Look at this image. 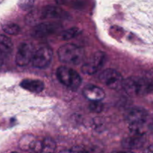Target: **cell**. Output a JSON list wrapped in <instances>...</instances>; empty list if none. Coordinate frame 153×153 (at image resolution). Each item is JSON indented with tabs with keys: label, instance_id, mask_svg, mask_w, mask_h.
<instances>
[{
	"label": "cell",
	"instance_id": "obj_19",
	"mask_svg": "<svg viewBox=\"0 0 153 153\" xmlns=\"http://www.w3.org/2000/svg\"><path fill=\"white\" fill-rule=\"evenodd\" d=\"M59 153H88V152L82 148L75 147L70 149H64V150L61 151Z\"/></svg>",
	"mask_w": 153,
	"mask_h": 153
},
{
	"label": "cell",
	"instance_id": "obj_1",
	"mask_svg": "<svg viewBox=\"0 0 153 153\" xmlns=\"http://www.w3.org/2000/svg\"><path fill=\"white\" fill-rule=\"evenodd\" d=\"M148 117V112L143 108L135 107L128 111L126 115V120L133 134L143 135L145 134Z\"/></svg>",
	"mask_w": 153,
	"mask_h": 153
},
{
	"label": "cell",
	"instance_id": "obj_22",
	"mask_svg": "<svg viewBox=\"0 0 153 153\" xmlns=\"http://www.w3.org/2000/svg\"><path fill=\"white\" fill-rule=\"evenodd\" d=\"M111 153H134V152L131 150H119V151H114V152Z\"/></svg>",
	"mask_w": 153,
	"mask_h": 153
},
{
	"label": "cell",
	"instance_id": "obj_12",
	"mask_svg": "<svg viewBox=\"0 0 153 153\" xmlns=\"http://www.w3.org/2000/svg\"><path fill=\"white\" fill-rule=\"evenodd\" d=\"M145 137L143 135L133 134L131 137L124 138L122 141V146L127 149H139L142 147L145 143Z\"/></svg>",
	"mask_w": 153,
	"mask_h": 153
},
{
	"label": "cell",
	"instance_id": "obj_13",
	"mask_svg": "<svg viewBox=\"0 0 153 153\" xmlns=\"http://www.w3.org/2000/svg\"><path fill=\"white\" fill-rule=\"evenodd\" d=\"M20 87L26 91L34 94H39L44 90L45 85L42 81L37 79H25L20 82Z\"/></svg>",
	"mask_w": 153,
	"mask_h": 153
},
{
	"label": "cell",
	"instance_id": "obj_18",
	"mask_svg": "<svg viewBox=\"0 0 153 153\" xmlns=\"http://www.w3.org/2000/svg\"><path fill=\"white\" fill-rule=\"evenodd\" d=\"M90 110L94 113H100L103 110V104L100 101L91 102L89 105Z\"/></svg>",
	"mask_w": 153,
	"mask_h": 153
},
{
	"label": "cell",
	"instance_id": "obj_10",
	"mask_svg": "<svg viewBox=\"0 0 153 153\" xmlns=\"http://www.w3.org/2000/svg\"><path fill=\"white\" fill-rule=\"evenodd\" d=\"M40 19H64L68 14L60 7L56 6H46L41 10Z\"/></svg>",
	"mask_w": 153,
	"mask_h": 153
},
{
	"label": "cell",
	"instance_id": "obj_17",
	"mask_svg": "<svg viewBox=\"0 0 153 153\" xmlns=\"http://www.w3.org/2000/svg\"><path fill=\"white\" fill-rule=\"evenodd\" d=\"M80 32L81 31L79 28H76V27H73V28H69V29L64 31L61 34V37H62L63 40H71V39L76 37Z\"/></svg>",
	"mask_w": 153,
	"mask_h": 153
},
{
	"label": "cell",
	"instance_id": "obj_20",
	"mask_svg": "<svg viewBox=\"0 0 153 153\" xmlns=\"http://www.w3.org/2000/svg\"><path fill=\"white\" fill-rule=\"evenodd\" d=\"M56 1L59 4H70L73 2V0H56Z\"/></svg>",
	"mask_w": 153,
	"mask_h": 153
},
{
	"label": "cell",
	"instance_id": "obj_14",
	"mask_svg": "<svg viewBox=\"0 0 153 153\" xmlns=\"http://www.w3.org/2000/svg\"><path fill=\"white\" fill-rule=\"evenodd\" d=\"M13 50V43L8 37L0 34V60L6 58Z\"/></svg>",
	"mask_w": 153,
	"mask_h": 153
},
{
	"label": "cell",
	"instance_id": "obj_21",
	"mask_svg": "<svg viewBox=\"0 0 153 153\" xmlns=\"http://www.w3.org/2000/svg\"><path fill=\"white\" fill-rule=\"evenodd\" d=\"M152 145H149L146 149H145L143 153H152Z\"/></svg>",
	"mask_w": 153,
	"mask_h": 153
},
{
	"label": "cell",
	"instance_id": "obj_15",
	"mask_svg": "<svg viewBox=\"0 0 153 153\" xmlns=\"http://www.w3.org/2000/svg\"><path fill=\"white\" fill-rule=\"evenodd\" d=\"M42 150L40 153H53L55 151L56 145H55V141L52 139L47 137L44 140H42Z\"/></svg>",
	"mask_w": 153,
	"mask_h": 153
},
{
	"label": "cell",
	"instance_id": "obj_6",
	"mask_svg": "<svg viewBox=\"0 0 153 153\" xmlns=\"http://www.w3.org/2000/svg\"><path fill=\"white\" fill-rule=\"evenodd\" d=\"M53 52L49 46H41L37 50H34L31 64L37 68H45L49 65L52 60Z\"/></svg>",
	"mask_w": 153,
	"mask_h": 153
},
{
	"label": "cell",
	"instance_id": "obj_9",
	"mask_svg": "<svg viewBox=\"0 0 153 153\" xmlns=\"http://www.w3.org/2000/svg\"><path fill=\"white\" fill-rule=\"evenodd\" d=\"M60 28H61V25L56 22L38 23L32 29L31 34L34 37L41 38V37H47L57 32L58 30H60Z\"/></svg>",
	"mask_w": 153,
	"mask_h": 153
},
{
	"label": "cell",
	"instance_id": "obj_16",
	"mask_svg": "<svg viewBox=\"0 0 153 153\" xmlns=\"http://www.w3.org/2000/svg\"><path fill=\"white\" fill-rule=\"evenodd\" d=\"M2 29L6 34H11V35H16L20 32V27L17 24L13 22H8L2 25Z\"/></svg>",
	"mask_w": 153,
	"mask_h": 153
},
{
	"label": "cell",
	"instance_id": "obj_3",
	"mask_svg": "<svg viewBox=\"0 0 153 153\" xmlns=\"http://www.w3.org/2000/svg\"><path fill=\"white\" fill-rule=\"evenodd\" d=\"M58 58L64 64L78 65L81 64L85 56V51L83 48L73 44L67 43L58 49Z\"/></svg>",
	"mask_w": 153,
	"mask_h": 153
},
{
	"label": "cell",
	"instance_id": "obj_2",
	"mask_svg": "<svg viewBox=\"0 0 153 153\" xmlns=\"http://www.w3.org/2000/svg\"><path fill=\"white\" fill-rule=\"evenodd\" d=\"M122 88L131 96H144L152 92V83L146 78L131 76L123 79Z\"/></svg>",
	"mask_w": 153,
	"mask_h": 153
},
{
	"label": "cell",
	"instance_id": "obj_23",
	"mask_svg": "<svg viewBox=\"0 0 153 153\" xmlns=\"http://www.w3.org/2000/svg\"><path fill=\"white\" fill-rule=\"evenodd\" d=\"M11 153H16V152H11Z\"/></svg>",
	"mask_w": 153,
	"mask_h": 153
},
{
	"label": "cell",
	"instance_id": "obj_4",
	"mask_svg": "<svg viewBox=\"0 0 153 153\" xmlns=\"http://www.w3.org/2000/svg\"><path fill=\"white\" fill-rule=\"evenodd\" d=\"M57 77L61 83L70 89L76 91L82 84L80 75L71 68L67 67H60L57 69Z\"/></svg>",
	"mask_w": 153,
	"mask_h": 153
},
{
	"label": "cell",
	"instance_id": "obj_5",
	"mask_svg": "<svg viewBox=\"0 0 153 153\" xmlns=\"http://www.w3.org/2000/svg\"><path fill=\"white\" fill-rule=\"evenodd\" d=\"M100 82L110 89L118 91L122 88L123 76L119 72L114 69H106L100 75Z\"/></svg>",
	"mask_w": 153,
	"mask_h": 153
},
{
	"label": "cell",
	"instance_id": "obj_11",
	"mask_svg": "<svg viewBox=\"0 0 153 153\" xmlns=\"http://www.w3.org/2000/svg\"><path fill=\"white\" fill-rule=\"evenodd\" d=\"M82 93L84 97L91 102L101 101L105 97L104 91L100 87L94 85H88L85 86Z\"/></svg>",
	"mask_w": 153,
	"mask_h": 153
},
{
	"label": "cell",
	"instance_id": "obj_8",
	"mask_svg": "<svg viewBox=\"0 0 153 153\" xmlns=\"http://www.w3.org/2000/svg\"><path fill=\"white\" fill-rule=\"evenodd\" d=\"M105 60V55L102 52H96L90 58L88 62L85 63L82 67V71L85 74L92 75L97 73L102 67Z\"/></svg>",
	"mask_w": 153,
	"mask_h": 153
},
{
	"label": "cell",
	"instance_id": "obj_7",
	"mask_svg": "<svg viewBox=\"0 0 153 153\" xmlns=\"http://www.w3.org/2000/svg\"><path fill=\"white\" fill-rule=\"evenodd\" d=\"M34 49L32 45L27 42L22 43L18 47L15 62L19 67H25L31 63Z\"/></svg>",
	"mask_w": 153,
	"mask_h": 153
}]
</instances>
